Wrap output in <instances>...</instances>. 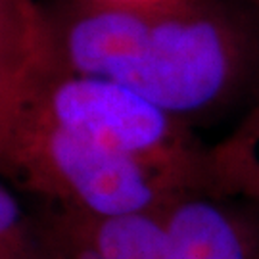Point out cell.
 I'll return each mask as SVG.
<instances>
[{
  "label": "cell",
  "instance_id": "52a82bcc",
  "mask_svg": "<svg viewBox=\"0 0 259 259\" xmlns=\"http://www.w3.org/2000/svg\"><path fill=\"white\" fill-rule=\"evenodd\" d=\"M205 192L259 204V106L238 131L207 152Z\"/></svg>",
  "mask_w": 259,
  "mask_h": 259
},
{
  "label": "cell",
  "instance_id": "277c9868",
  "mask_svg": "<svg viewBox=\"0 0 259 259\" xmlns=\"http://www.w3.org/2000/svg\"><path fill=\"white\" fill-rule=\"evenodd\" d=\"M40 229L52 259H171L159 209L91 217L60 207Z\"/></svg>",
  "mask_w": 259,
  "mask_h": 259
},
{
  "label": "cell",
  "instance_id": "6da1fadb",
  "mask_svg": "<svg viewBox=\"0 0 259 259\" xmlns=\"http://www.w3.org/2000/svg\"><path fill=\"white\" fill-rule=\"evenodd\" d=\"M244 48L236 23L211 6L102 0L67 25L62 60L65 71L117 81L185 121L236 91Z\"/></svg>",
  "mask_w": 259,
  "mask_h": 259
},
{
  "label": "cell",
  "instance_id": "7a4b0ae2",
  "mask_svg": "<svg viewBox=\"0 0 259 259\" xmlns=\"http://www.w3.org/2000/svg\"><path fill=\"white\" fill-rule=\"evenodd\" d=\"M0 159L31 190L91 217L157 211L188 192L131 157L56 127L19 98L0 139Z\"/></svg>",
  "mask_w": 259,
  "mask_h": 259
},
{
  "label": "cell",
  "instance_id": "3957f363",
  "mask_svg": "<svg viewBox=\"0 0 259 259\" xmlns=\"http://www.w3.org/2000/svg\"><path fill=\"white\" fill-rule=\"evenodd\" d=\"M38 75L19 96L29 110L154 169L181 190H205L207 152L196 146L183 119L111 79L65 71L40 84Z\"/></svg>",
  "mask_w": 259,
  "mask_h": 259
},
{
  "label": "cell",
  "instance_id": "9c48e42d",
  "mask_svg": "<svg viewBox=\"0 0 259 259\" xmlns=\"http://www.w3.org/2000/svg\"><path fill=\"white\" fill-rule=\"evenodd\" d=\"M106 2H117V4H157L167 0H106Z\"/></svg>",
  "mask_w": 259,
  "mask_h": 259
},
{
  "label": "cell",
  "instance_id": "8992f818",
  "mask_svg": "<svg viewBox=\"0 0 259 259\" xmlns=\"http://www.w3.org/2000/svg\"><path fill=\"white\" fill-rule=\"evenodd\" d=\"M52 58L35 14L19 0H0V102H14Z\"/></svg>",
  "mask_w": 259,
  "mask_h": 259
},
{
  "label": "cell",
  "instance_id": "ba28073f",
  "mask_svg": "<svg viewBox=\"0 0 259 259\" xmlns=\"http://www.w3.org/2000/svg\"><path fill=\"white\" fill-rule=\"evenodd\" d=\"M16 106V100L14 102H0V139L4 135V129H6V123H8L10 111L14 110Z\"/></svg>",
  "mask_w": 259,
  "mask_h": 259
},
{
  "label": "cell",
  "instance_id": "5b68a950",
  "mask_svg": "<svg viewBox=\"0 0 259 259\" xmlns=\"http://www.w3.org/2000/svg\"><path fill=\"white\" fill-rule=\"evenodd\" d=\"M159 217L171 259H259L255 234L211 192L173 196Z\"/></svg>",
  "mask_w": 259,
  "mask_h": 259
}]
</instances>
